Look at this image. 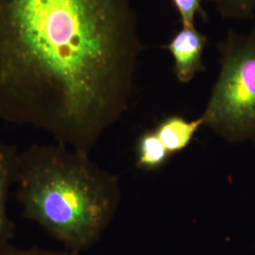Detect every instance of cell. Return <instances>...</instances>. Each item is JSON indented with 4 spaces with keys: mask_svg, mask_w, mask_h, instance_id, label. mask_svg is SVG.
<instances>
[{
    "mask_svg": "<svg viewBox=\"0 0 255 255\" xmlns=\"http://www.w3.org/2000/svg\"><path fill=\"white\" fill-rule=\"evenodd\" d=\"M144 50L131 0H0V119L90 154Z\"/></svg>",
    "mask_w": 255,
    "mask_h": 255,
    "instance_id": "cell-1",
    "label": "cell"
},
{
    "mask_svg": "<svg viewBox=\"0 0 255 255\" xmlns=\"http://www.w3.org/2000/svg\"><path fill=\"white\" fill-rule=\"evenodd\" d=\"M14 185L23 216L76 255L101 239L122 200L116 174L57 142L19 152Z\"/></svg>",
    "mask_w": 255,
    "mask_h": 255,
    "instance_id": "cell-2",
    "label": "cell"
},
{
    "mask_svg": "<svg viewBox=\"0 0 255 255\" xmlns=\"http://www.w3.org/2000/svg\"><path fill=\"white\" fill-rule=\"evenodd\" d=\"M217 47L220 70L203 124L230 144L255 145V28L247 34L230 29Z\"/></svg>",
    "mask_w": 255,
    "mask_h": 255,
    "instance_id": "cell-3",
    "label": "cell"
},
{
    "mask_svg": "<svg viewBox=\"0 0 255 255\" xmlns=\"http://www.w3.org/2000/svg\"><path fill=\"white\" fill-rule=\"evenodd\" d=\"M207 37L196 27H185L176 32L168 44L163 46L172 56L174 74L181 83H189L206 68L202 62Z\"/></svg>",
    "mask_w": 255,
    "mask_h": 255,
    "instance_id": "cell-4",
    "label": "cell"
},
{
    "mask_svg": "<svg viewBox=\"0 0 255 255\" xmlns=\"http://www.w3.org/2000/svg\"><path fill=\"white\" fill-rule=\"evenodd\" d=\"M19 151L14 146L0 142V250L10 244L14 224L9 218V190L15 184Z\"/></svg>",
    "mask_w": 255,
    "mask_h": 255,
    "instance_id": "cell-5",
    "label": "cell"
},
{
    "mask_svg": "<svg viewBox=\"0 0 255 255\" xmlns=\"http://www.w3.org/2000/svg\"><path fill=\"white\" fill-rule=\"evenodd\" d=\"M202 127L204 124L201 117L188 120L182 116L172 115L160 121L154 130L172 156L182 152L190 146L192 140Z\"/></svg>",
    "mask_w": 255,
    "mask_h": 255,
    "instance_id": "cell-6",
    "label": "cell"
},
{
    "mask_svg": "<svg viewBox=\"0 0 255 255\" xmlns=\"http://www.w3.org/2000/svg\"><path fill=\"white\" fill-rule=\"evenodd\" d=\"M135 155L137 167L146 171L159 170L171 158L154 129L146 130L139 136Z\"/></svg>",
    "mask_w": 255,
    "mask_h": 255,
    "instance_id": "cell-7",
    "label": "cell"
},
{
    "mask_svg": "<svg viewBox=\"0 0 255 255\" xmlns=\"http://www.w3.org/2000/svg\"><path fill=\"white\" fill-rule=\"evenodd\" d=\"M225 19L247 20L255 17V0H208Z\"/></svg>",
    "mask_w": 255,
    "mask_h": 255,
    "instance_id": "cell-8",
    "label": "cell"
},
{
    "mask_svg": "<svg viewBox=\"0 0 255 255\" xmlns=\"http://www.w3.org/2000/svg\"><path fill=\"white\" fill-rule=\"evenodd\" d=\"M174 8L180 15L182 26L196 27V16L203 21L208 20L207 12L202 8L201 0H171Z\"/></svg>",
    "mask_w": 255,
    "mask_h": 255,
    "instance_id": "cell-9",
    "label": "cell"
},
{
    "mask_svg": "<svg viewBox=\"0 0 255 255\" xmlns=\"http://www.w3.org/2000/svg\"><path fill=\"white\" fill-rule=\"evenodd\" d=\"M0 255H76L71 252H58L46 249H39V248H30L24 249L18 248L9 244L0 250Z\"/></svg>",
    "mask_w": 255,
    "mask_h": 255,
    "instance_id": "cell-10",
    "label": "cell"
}]
</instances>
